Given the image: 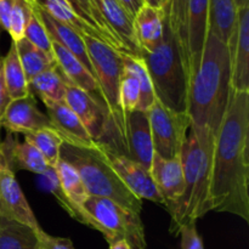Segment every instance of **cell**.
I'll return each mask as SVG.
<instances>
[{
	"label": "cell",
	"instance_id": "6da1fadb",
	"mask_svg": "<svg viewBox=\"0 0 249 249\" xmlns=\"http://www.w3.org/2000/svg\"><path fill=\"white\" fill-rule=\"evenodd\" d=\"M249 92L233 91L214 136L209 201L212 212L249 221Z\"/></svg>",
	"mask_w": 249,
	"mask_h": 249
},
{
	"label": "cell",
	"instance_id": "7a4b0ae2",
	"mask_svg": "<svg viewBox=\"0 0 249 249\" xmlns=\"http://www.w3.org/2000/svg\"><path fill=\"white\" fill-rule=\"evenodd\" d=\"M231 77L228 45L208 31L201 58L189 75L187 114L191 128L207 129L215 136L232 96Z\"/></svg>",
	"mask_w": 249,
	"mask_h": 249
},
{
	"label": "cell",
	"instance_id": "3957f363",
	"mask_svg": "<svg viewBox=\"0 0 249 249\" xmlns=\"http://www.w3.org/2000/svg\"><path fill=\"white\" fill-rule=\"evenodd\" d=\"M214 135L207 129L190 126L181 148L185 189L179 201L169 209L170 233L178 236L180 228L196 223L212 212L209 201L211 163Z\"/></svg>",
	"mask_w": 249,
	"mask_h": 249
},
{
	"label": "cell",
	"instance_id": "277c9868",
	"mask_svg": "<svg viewBox=\"0 0 249 249\" xmlns=\"http://www.w3.org/2000/svg\"><path fill=\"white\" fill-rule=\"evenodd\" d=\"M140 57L148 71L156 99L172 111L187 113L189 79L179 44L170 29L167 12L162 41L150 53L141 50Z\"/></svg>",
	"mask_w": 249,
	"mask_h": 249
},
{
	"label": "cell",
	"instance_id": "5b68a950",
	"mask_svg": "<svg viewBox=\"0 0 249 249\" xmlns=\"http://www.w3.org/2000/svg\"><path fill=\"white\" fill-rule=\"evenodd\" d=\"M61 158L77 169L89 196L112 199L134 213H141L142 201L119 179L102 153L100 143L92 148H80L63 142Z\"/></svg>",
	"mask_w": 249,
	"mask_h": 249
},
{
	"label": "cell",
	"instance_id": "8992f818",
	"mask_svg": "<svg viewBox=\"0 0 249 249\" xmlns=\"http://www.w3.org/2000/svg\"><path fill=\"white\" fill-rule=\"evenodd\" d=\"M83 39L87 46L94 78L108 112L112 130V146L109 147L125 155V116L122 111L119 97V85L124 68L123 53L91 36H83Z\"/></svg>",
	"mask_w": 249,
	"mask_h": 249
},
{
	"label": "cell",
	"instance_id": "52a82bcc",
	"mask_svg": "<svg viewBox=\"0 0 249 249\" xmlns=\"http://www.w3.org/2000/svg\"><path fill=\"white\" fill-rule=\"evenodd\" d=\"M91 220V229L104 235L108 245L124 240L131 249H146L145 228L140 214L124 208L112 199L89 196L83 204Z\"/></svg>",
	"mask_w": 249,
	"mask_h": 249
},
{
	"label": "cell",
	"instance_id": "ba28073f",
	"mask_svg": "<svg viewBox=\"0 0 249 249\" xmlns=\"http://www.w3.org/2000/svg\"><path fill=\"white\" fill-rule=\"evenodd\" d=\"M147 117L156 155L165 160L180 156L191 126L189 114L172 111L156 99Z\"/></svg>",
	"mask_w": 249,
	"mask_h": 249
},
{
	"label": "cell",
	"instance_id": "9c48e42d",
	"mask_svg": "<svg viewBox=\"0 0 249 249\" xmlns=\"http://www.w3.org/2000/svg\"><path fill=\"white\" fill-rule=\"evenodd\" d=\"M65 104L80 119L95 142L112 146L111 123L107 112L88 92L73 85L67 79Z\"/></svg>",
	"mask_w": 249,
	"mask_h": 249
},
{
	"label": "cell",
	"instance_id": "30bf717a",
	"mask_svg": "<svg viewBox=\"0 0 249 249\" xmlns=\"http://www.w3.org/2000/svg\"><path fill=\"white\" fill-rule=\"evenodd\" d=\"M0 218L18 221L36 231L41 229L1 147H0Z\"/></svg>",
	"mask_w": 249,
	"mask_h": 249
},
{
	"label": "cell",
	"instance_id": "8fae6325",
	"mask_svg": "<svg viewBox=\"0 0 249 249\" xmlns=\"http://www.w3.org/2000/svg\"><path fill=\"white\" fill-rule=\"evenodd\" d=\"M100 147L106 160H108L119 179L128 187L129 191L133 192L141 201L147 199L162 206L164 204L148 170L141 167L139 163L134 162L128 156L118 152L105 143H100Z\"/></svg>",
	"mask_w": 249,
	"mask_h": 249
},
{
	"label": "cell",
	"instance_id": "7c38bea8",
	"mask_svg": "<svg viewBox=\"0 0 249 249\" xmlns=\"http://www.w3.org/2000/svg\"><path fill=\"white\" fill-rule=\"evenodd\" d=\"M228 49L231 57L232 91L249 92V4L237 10Z\"/></svg>",
	"mask_w": 249,
	"mask_h": 249
},
{
	"label": "cell",
	"instance_id": "4fadbf2b",
	"mask_svg": "<svg viewBox=\"0 0 249 249\" xmlns=\"http://www.w3.org/2000/svg\"><path fill=\"white\" fill-rule=\"evenodd\" d=\"M0 126L6 129L9 134L23 135L39 129L53 128L48 114L39 109L36 97L31 92L27 96L10 101L0 119Z\"/></svg>",
	"mask_w": 249,
	"mask_h": 249
},
{
	"label": "cell",
	"instance_id": "5bb4252c",
	"mask_svg": "<svg viewBox=\"0 0 249 249\" xmlns=\"http://www.w3.org/2000/svg\"><path fill=\"white\" fill-rule=\"evenodd\" d=\"M124 145L125 156L150 172L155 150L147 112L135 109L126 114Z\"/></svg>",
	"mask_w": 249,
	"mask_h": 249
},
{
	"label": "cell",
	"instance_id": "9a60e30c",
	"mask_svg": "<svg viewBox=\"0 0 249 249\" xmlns=\"http://www.w3.org/2000/svg\"><path fill=\"white\" fill-rule=\"evenodd\" d=\"M92 2L107 27L123 45L126 55L140 57L141 49L135 36L134 17L118 0H92Z\"/></svg>",
	"mask_w": 249,
	"mask_h": 249
},
{
	"label": "cell",
	"instance_id": "2e32d148",
	"mask_svg": "<svg viewBox=\"0 0 249 249\" xmlns=\"http://www.w3.org/2000/svg\"><path fill=\"white\" fill-rule=\"evenodd\" d=\"M150 174L164 202L163 206L169 211L179 201L185 189L181 156L165 160L155 153Z\"/></svg>",
	"mask_w": 249,
	"mask_h": 249
},
{
	"label": "cell",
	"instance_id": "e0dca14e",
	"mask_svg": "<svg viewBox=\"0 0 249 249\" xmlns=\"http://www.w3.org/2000/svg\"><path fill=\"white\" fill-rule=\"evenodd\" d=\"M44 105L51 125L57 131L63 142L80 148H92L97 145L80 119L65 102H45Z\"/></svg>",
	"mask_w": 249,
	"mask_h": 249
},
{
	"label": "cell",
	"instance_id": "ac0fdd59",
	"mask_svg": "<svg viewBox=\"0 0 249 249\" xmlns=\"http://www.w3.org/2000/svg\"><path fill=\"white\" fill-rule=\"evenodd\" d=\"M53 55L56 66L60 72L65 75L66 79L79 89L88 92L107 112L106 104H105L101 91H100L99 85H97L94 75L84 67V65L74 55H72L70 51L66 50L55 41H53Z\"/></svg>",
	"mask_w": 249,
	"mask_h": 249
},
{
	"label": "cell",
	"instance_id": "d6986e66",
	"mask_svg": "<svg viewBox=\"0 0 249 249\" xmlns=\"http://www.w3.org/2000/svg\"><path fill=\"white\" fill-rule=\"evenodd\" d=\"M209 0H187L186 33L189 75L198 63L208 34Z\"/></svg>",
	"mask_w": 249,
	"mask_h": 249
},
{
	"label": "cell",
	"instance_id": "ffe728a7",
	"mask_svg": "<svg viewBox=\"0 0 249 249\" xmlns=\"http://www.w3.org/2000/svg\"><path fill=\"white\" fill-rule=\"evenodd\" d=\"M33 5L36 15L39 16L40 21L43 22L44 27H45L46 32H48L51 40L57 43L58 45H61L62 48H65L66 50L70 51L72 55H74L75 57L84 65V67L94 75L91 63H90L89 60V55H88L87 46H85L83 36H80L79 34L75 33L73 29H71L70 27H67L66 24L61 23L57 19L53 18L50 15H48L44 10H41L40 7L36 6L34 2Z\"/></svg>",
	"mask_w": 249,
	"mask_h": 249
},
{
	"label": "cell",
	"instance_id": "44dd1931",
	"mask_svg": "<svg viewBox=\"0 0 249 249\" xmlns=\"http://www.w3.org/2000/svg\"><path fill=\"white\" fill-rule=\"evenodd\" d=\"M9 160L12 170H28L38 175H45L51 169L39 151L28 141H19L9 134L4 142L0 143Z\"/></svg>",
	"mask_w": 249,
	"mask_h": 249
},
{
	"label": "cell",
	"instance_id": "7402d4cb",
	"mask_svg": "<svg viewBox=\"0 0 249 249\" xmlns=\"http://www.w3.org/2000/svg\"><path fill=\"white\" fill-rule=\"evenodd\" d=\"M165 10L143 4L134 16V29L139 46L143 51H152L162 41L164 33Z\"/></svg>",
	"mask_w": 249,
	"mask_h": 249
},
{
	"label": "cell",
	"instance_id": "603a6c76",
	"mask_svg": "<svg viewBox=\"0 0 249 249\" xmlns=\"http://www.w3.org/2000/svg\"><path fill=\"white\" fill-rule=\"evenodd\" d=\"M32 1H33L36 6L40 7L41 10H44L46 14L50 15L53 18L57 19L58 22H61V23L66 24V26L70 27L71 29H73V31H74L75 33L79 34L80 36H91V38L104 41L105 44L109 45L106 36H105L101 32L97 31L96 28L90 26V24L88 23L77 11H75V9L73 7V5L71 4L70 0H32Z\"/></svg>",
	"mask_w": 249,
	"mask_h": 249
},
{
	"label": "cell",
	"instance_id": "cb8c5ba5",
	"mask_svg": "<svg viewBox=\"0 0 249 249\" xmlns=\"http://www.w3.org/2000/svg\"><path fill=\"white\" fill-rule=\"evenodd\" d=\"M236 16L233 0H209L208 31L228 45L235 29Z\"/></svg>",
	"mask_w": 249,
	"mask_h": 249
},
{
	"label": "cell",
	"instance_id": "d4e9b609",
	"mask_svg": "<svg viewBox=\"0 0 249 249\" xmlns=\"http://www.w3.org/2000/svg\"><path fill=\"white\" fill-rule=\"evenodd\" d=\"M53 169H55L58 184H60V187L66 198L70 201V203L77 211L85 213L83 204L89 197V194H88L77 169L62 158H60Z\"/></svg>",
	"mask_w": 249,
	"mask_h": 249
},
{
	"label": "cell",
	"instance_id": "484cf974",
	"mask_svg": "<svg viewBox=\"0 0 249 249\" xmlns=\"http://www.w3.org/2000/svg\"><path fill=\"white\" fill-rule=\"evenodd\" d=\"M29 92L45 102H65L66 79L57 66L40 73L28 82Z\"/></svg>",
	"mask_w": 249,
	"mask_h": 249
},
{
	"label": "cell",
	"instance_id": "4316f807",
	"mask_svg": "<svg viewBox=\"0 0 249 249\" xmlns=\"http://www.w3.org/2000/svg\"><path fill=\"white\" fill-rule=\"evenodd\" d=\"M38 231L0 218V249H38Z\"/></svg>",
	"mask_w": 249,
	"mask_h": 249
},
{
	"label": "cell",
	"instance_id": "83f0119b",
	"mask_svg": "<svg viewBox=\"0 0 249 249\" xmlns=\"http://www.w3.org/2000/svg\"><path fill=\"white\" fill-rule=\"evenodd\" d=\"M1 60L5 84H6L10 99L16 100L27 96L29 94L28 80H27L23 68L19 62L16 46L14 43H11L9 51Z\"/></svg>",
	"mask_w": 249,
	"mask_h": 249
},
{
	"label": "cell",
	"instance_id": "f1b7e54d",
	"mask_svg": "<svg viewBox=\"0 0 249 249\" xmlns=\"http://www.w3.org/2000/svg\"><path fill=\"white\" fill-rule=\"evenodd\" d=\"M16 46L17 55H18L19 62L24 71L27 80L33 79L40 73L53 68L56 66L55 60L51 56L46 55L38 48L32 45L28 40L22 39V40L14 43Z\"/></svg>",
	"mask_w": 249,
	"mask_h": 249
},
{
	"label": "cell",
	"instance_id": "f546056e",
	"mask_svg": "<svg viewBox=\"0 0 249 249\" xmlns=\"http://www.w3.org/2000/svg\"><path fill=\"white\" fill-rule=\"evenodd\" d=\"M186 6L187 0H168L164 7L167 12L170 29L179 44L180 53L184 61L185 71L189 79V55H187V33H186Z\"/></svg>",
	"mask_w": 249,
	"mask_h": 249
},
{
	"label": "cell",
	"instance_id": "4dcf8cb0",
	"mask_svg": "<svg viewBox=\"0 0 249 249\" xmlns=\"http://www.w3.org/2000/svg\"><path fill=\"white\" fill-rule=\"evenodd\" d=\"M28 141L39 151L50 168H55L61 158V146L63 141L53 128H43L24 135Z\"/></svg>",
	"mask_w": 249,
	"mask_h": 249
},
{
	"label": "cell",
	"instance_id": "1f68e13d",
	"mask_svg": "<svg viewBox=\"0 0 249 249\" xmlns=\"http://www.w3.org/2000/svg\"><path fill=\"white\" fill-rule=\"evenodd\" d=\"M123 63L128 66L130 70L134 71L139 80V87H140V100L136 109L138 111L147 112L148 108L152 106L155 102V90H153L152 82H151L150 74L146 68L145 62L142 61L141 57H135V56L126 55L123 53Z\"/></svg>",
	"mask_w": 249,
	"mask_h": 249
},
{
	"label": "cell",
	"instance_id": "d6a6232c",
	"mask_svg": "<svg viewBox=\"0 0 249 249\" xmlns=\"http://www.w3.org/2000/svg\"><path fill=\"white\" fill-rule=\"evenodd\" d=\"M70 2L73 5L75 11H77L78 14L90 24V26L96 28L97 31H100L105 36H106L109 45H111L114 50H117L118 53H125L123 45L119 43L118 39L114 36V34L112 33L111 29H109L108 27H107V24L105 23L104 18L100 16L96 7L94 6L92 0H70Z\"/></svg>",
	"mask_w": 249,
	"mask_h": 249
},
{
	"label": "cell",
	"instance_id": "836d02e7",
	"mask_svg": "<svg viewBox=\"0 0 249 249\" xmlns=\"http://www.w3.org/2000/svg\"><path fill=\"white\" fill-rule=\"evenodd\" d=\"M119 97H121V106L124 116L135 111L139 100H140V87H139L138 77L134 71L125 65H124L123 73L121 77Z\"/></svg>",
	"mask_w": 249,
	"mask_h": 249
},
{
	"label": "cell",
	"instance_id": "e575fe53",
	"mask_svg": "<svg viewBox=\"0 0 249 249\" xmlns=\"http://www.w3.org/2000/svg\"><path fill=\"white\" fill-rule=\"evenodd\" d=\"M32 11H33L32 0H14L11 15H10L9 29H7L12 43H17L24 38V31L28 24Z\"/></svg>",
	"mask_w": 249,
	"mask_h": 249
},
{
	"label": "cell",
	"instance_id": "d590c367",
	"mask_svg": "<svg viewBox=\"0 0 249 249\" xmlns=\"http://www.w3.org/2000/svg\"><path fill=\"white\" fill-rule=\"evenodd\" d=\"M24 39L28 40L32 45H34L36 48H38L39 50H41L43 53H45L46 55L51 56V57L53 58V41H51L50 36H49L43 22L40 21L39 16L36 15V10H34V5L33 11H32L31 17H29L28 24H27L26 27V31H24Z\"/></svg>",
	"mask_w": 249,
	"mask_h": 249
},
{
	"label": "cell",
	"instance_id": "8d00e7d4",
	"mask_svg": "<svg viewBox=\"0 0 249 249\" xmlns=\"http://www.w3.org/2000/svg\"><path fill=\"white\" fill-rule=\"evenodd\" d=\"M181 236V249H204L201 236L197 232L196 223H187L180 228Z\"/></svg>",
	"mask_w": 249,
	"mask_h": 249
},
{
	"label": "cell",
	"instance_id": "74e56055",
	"mask_svg": "<svg viewBox=\"0 0 249 249\" xmlns=\"http://www.w3.org/2000/svg\"><path fill=\"white\" fill-rule=\"evenodd\" d=\"M38 249H75L70 238L56 237L41 229L38 231Z\"/></svg>",
	"mask_w": 249,
	"mask_h": 249
},
{
	"label": "cell",
	"instance_id": "f35d334b",
	"mask_svg": "<svg viewBox=\"0 0 249 249\" xmlns=\"http://www.w3.org/2000/svg\"><path fill=\"white\" fill-rule=\"evenodd\" d=\"M10 101H11V99H10V95L7 92L6 84H5L4 79V72H2V60L0 58V119H1L2 114H4Z\"/></svg>",
	"mask_w": 249,
	"mask_h": 249
},
{
	"label": "cell",
	"instance_id": "ab89813d",
	"mask_svg": "<svg viewBox=\"0 0 249 249\" xmlns=\"http://www.w3.org/2000/svg\"><path fill=\"white\" fill-rule=\"evenodd\" d=\"M14 0H0V27L7 32Z\"/></svg>",
	"mask_w": 249,
	"mask_h": 249
},
{
	"label": "cell",
	"instance_id": "60d3db41",
	"mask_svg": "<svg viewBox=\"0 0 249 249\" xmlns=\"http://www.w3.org/2000/svg\"><path fill=\"white\" fill-rule=\"evenodd\" d=\"M118 1L123 5L124 9L133 17L138 14L139 10L145 4V0H118Z\"/></svg>",
	"mask_w": 249,
	"mask_h": 249
},
{
	"label": "cell",
	"instance_id": "b9f144b4",
	"mask_svg": "<svg viewBox=\"0 0 249 249\" xmlns=\"http://www.w3.org/2000/svg\"><path fill=\"white\" fill-rule=\"evenodd\" d=\"M145 4L157 7V9H164L168 5V0H145Z\"/></svg>",
	"mask_w": 249,
	"mask_h": 249
},
{
	"label": "cell",
	"instance_id": "7bdbcfd3",
	"mask_svg": "<svg viewBox=\"0 0 249 249\" xmlns=\"http://www.w3.org/2000/svg\"><path fill=\"white\" fill-rule=\"evenodd\" d=\"M109 249H131L129 243L124 240H119L116 241V242L111 243L109 245Z\"/></svg>",
	"mask_w": 249,
	"mask_h": 249
},
{
	"label": "cell",
	"instance_id": "ee69618b",
	"mask_svg": "<svg viewBox=\"0 0 249 249\" xmlns=\"http://www.w3.org/2000/svg\"><path fill=\"white\" fill-rule=\"evenodd\" d=\"M233 4H235L236 10H240L241 7L246 6L249 4V0H233Z\"/></svg>",
	"mask_w": 249,
	"mask_h": 249
},
{
	"label": "cell",
	"instance_id": "f6af8a7d",
	"mask_svg": "<svg viewBox=\"0 0 249 249\" xmlns=\"http://www.w3.org/2000/svg\"><path fill=\"white\" fill-rule=\"evenodd\" d=\"M1 29H2V28H1V27H0V33H1Z\"/></svg>",
	"mask_w": 249,
	"mask_h": 249
}]
</instances>
